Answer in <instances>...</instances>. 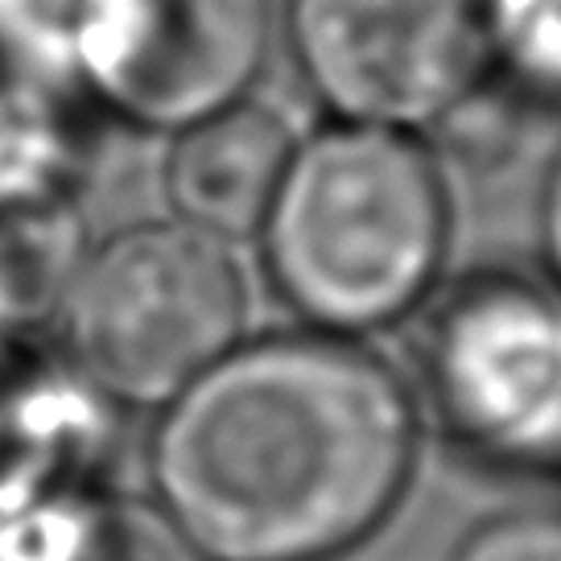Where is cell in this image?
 <instances>
[{"label":"cell","mask_w":561,"mask_h":561,"mask_svg":"<svg viewBox=\"0 0 561 561\" xmlns=\"http://www.w3.org/2000/svg\"><path fill=\"white\" fill-rule=\"evenodd\" d=\"M417 388L364 339H240L158 409L149 500L198 561H343L417 479Z\"/></svg>","instance_id":"obj_1"},{"label":"cell","mask_w":561,"mask_h":561,"mask_svg":"<svg viewBox=\"0 0 561 561\" xmlns=\"http://www.w3.org/2000/svg\"><path fill=\"white\" fill-rule=\"evenodd\" d=\"M256 240L301 327L368 339L438 298L455 198L425 133L327 121L294 140Z\"/></svg>","instance_id":"obj_2"},{"label":"cell","mask_w":561,"mask_h":561,"mask_svg":"<svg viewBox=\"0 0 561 561\" xmlns=\"http://www.w3.org/2000/svg\"><path fill=\"white\" fill-rule=\"evenodd\" d=\"M244 322L231 244L174 215L79 248L50 306L54 351L116 409L174 401L244 339Z\"/></svg>","instance_id":"obj_3"},{"label":"cell","mask_w":561,"mask_h":561,"mask_svg":"<svg viewBox=\"0 0 561 561\" xmlns=\"http://www.w3.org/2000/svg\"><path fill=\"white\" fill-rule=\"evenodd\" d=\"M417 401L474 462L561 479V285L479 268L446 289L421 334Z\"/></svg>","instance_id":"obj_4"},{"label":"cell","mask_w":561,"mask_h":561,"mask_svg":"<svg viewBox=\"0 0 561 561\" xmlns=\"http://www.w3.org/2000/svg\"><path fill=\"white\" fill-rule=\"evenodd\" d=\"M280 34L331 121L434 133L491 91V0H280Z\"/></svg>","instance_id":"obj_5"},{"label":"cell","mask_w":561,"mask_h":561,"mask_svg":"<svg viewBox=\"0 0 561 561\" xmlns=\"http://www.w3.org/2000/svg\"><path fill=\"white\" fill-rule=\"evenodd\" d=\"M277 25L280 0H100L79 100L170 137L256 91Z\"/></svg>","instance_id":"obj_6"},{"label":"cell","mask_w":561,"mask_h":561,"mask_svg":"<svg viewBox=\"0 0 561 561\" xmlns=\"http://www.w3.org/2000/svg\"><path fill=\"white\" fill-rule=\"evenodd\" d=\"M116 404L37 343L0 368V508L30 495L104 479Z\"/></svg>","instance_id":"obj_7"},{"label":"cell","mask_w":561,"mask_h":561,"mask_svg":"<svg viewBox=\"0 0 561 561\" xmlns=\"http://www.w3.org/2000/svg\"><path fill=\"white\" fill-rule=\"evenodd\" d=\"M298 133L277 107L244 95L170 133L161 191L170 215L219 240H248L277 194Z\"/></svg>","instance_id":"obj_8"},{"label":"cell","mask_w":561,"mask_h":561,"mask_svg":"<svg viewBox=\"0 0 561 561\" xmlns=\"http://www.w3.org/2000/svg\"><path fill=\"white\" fill-rule=\"evenodd\" d=\"M0 561H198L153 500L104 479L0 508Z\"/></svg>","instance_id":"obj_9"},{"label":"cell","mask_w":561,"mask_h":561,"mask_svg":"<svg viewBox=\"0 0 561 561\" xmlns=\"http://www.w3.org/2000/svg\"><path fill=\"white\" fill-rule=\"evenodd\" d=\"M75 219L0 224V368L37 347V327L50 318L54 294L79 248H67Z\"/></svg>","instance_id":"obj_10"},{"label":"cell","mask_w":561,"mask_h":561,"mask_svg":"<svg viewBox=\"0 0 561 561\" xmlns=\"http://www.w3.org/2000/svg\"><path fill=\"white\" fill-rule=\"evenodd\" d=\"M491 88L561 107V0H491Z\"/></svg>","instance_id":"obj_11"},{"label":"cell","mask_w":561,"mask_h":561,"mask_svg":"<svg viewBox=\"0 0 561 561\" xmlns=\"http://www.w3.org/2000/svg\"><path fill=\"white\" fill-rule=\"evenodd\" d=\"M450 561H561V508L495 512L458 541Z\"/></svg>","instance_id":"obj_12"},{"label":"cell","mask_w":561,"mask_h":561,"mask_svg":"<svg viewBox=\"0 0 561 561\" xmlns=\"http://www.w3.org/2000/svg\"><path fill=\"white\" fill-rule=\"evenodd\" d=\"M537 236H541L545 277L561 285V145L541 182V203H537Z\"/></svg>","instance_id":"obj_13"}]
</instances>
